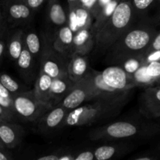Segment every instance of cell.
<instances>
[{
    "label": "cell",
    "instance_id": "obj_31",
    "mask_svg": "<svg viewBox=\"0 0 160 160\" xmlns=\"http://www.w3.org/2000/svg\"><path fill=\"white\" fill-rule=\"evenodd\" d=\"M21 2L25 4L26 6L32 9V10H36L43 4L45 0H20Z\"/></svg>",
    "mask_w": 160,
    "mask_h": 160
},
{
    "label": "cell",
    "instance_id": "obj_12",
    "mask_svg": "<svg viewBox=\"0 0 160 160\" xmlns=\"http://www.w3.org/2000/svg\"><path fill=\"white\" fill-rule=\"evenodd\" d=\"M24 136L22 126L12 121L0 120V141L6 148L13 149L18 147Z\"/></svg>",
    "mask_w": 160,
    "mask_h": 160
},
{
    "label": "cell",
    "instance_id": "obj_38",
    "mask_svg": "<svg viewBox=\"0 0 160 160\" xmlns=\"http://www.w3.org/2000/svg\"><path fill=\"white\" fill-rule=\"evenodd\" d=\"M6 50V43L4 41L2 40H0V60L2 58L4 54V52Z\"/></svg>",
    "mask_w": 160,
    "mask_h": 160
},
{
    "label": "cell",
    "instance_id": "obj_26",
    "mask_svg": "<svg viewBox=\"0 0 160 160\" xmlns=\"http://www.w3.org/2000/svg\"><path fill=\"white\" fill-rule=\"evenodd\" d=\"M133 79L137 84V87L144 86V87H151L154 82L153 80L146 73V64L141 66L136 72L133 75Z\"/></svg>",
    "mask_w": 160,
    "mask_h": 160
},
{
    "label": "cell",
    "instance_id": "obj_19",
    "mask_svg": "<svg viewBox=\"0 0 160 160\" xmlns=\"http://www.w3.org/2000/svg\"><path fill=\"white\" fill-rule=\"evenodd\" d=\"M53 78L48 75L39 70L35 79L33 90L35 97L38 101L50 105V88Z\"/></svg>",
    "mask_w": 160,
    "mask_h": 160
},
{
    "label": "cell",
    "instance_id": "obj_13",
    "mask_svg": "<svg viewBox=\"0 0 160 160\" xmlns=\"http://www.w3.org/2000/svg\"><path fill=\"white\" fill-rule=\"evenodd\" d=\"M73 42L74 32L69 24L60 28L52 39L53 48L69 59L74 54Z\"/></svg>",
    "mask_w": 160,
    "mask_h": 160
},
{
    "label": "cell",
    "instance_id": "obj_42",
    "mask_svg": "<svg viewBox=\"0 0 160 160\" xmlns=\"http://www.w3.org/2000/svg\"><path fill=\"white\" fill-rule=\"evenodd\" d=\"M2 31H3V29H2V28H1V27H0V34L2 33Z\"/></svg>",
    "mask_w": 160,
    "mask_h": 160
},
{
    "label": "cell",
    "instance_id": "obj_44",
    "mask_svg": "<svg viewBox=\"0 0 160 160\" xmlns=\"http://www.w3.org/2000/svg\"><path fill=\"white\" fill-rule=\"evenodd\" d=\"M158 1H159V2H160V0H158Z\"/></svg>",
    "mask_w": 160,
    "mask_h": 160
},
{
    "label": "cell",
    "instance_id": "obj_21",
    "mask_svg": "<svg viewBox=\"0 0 160 160\" xmlns=\"http://www.w3.org/2000/svg\"><path fill=\"white\" fill-rule=\"evenodd\" d=\"M24 43L34 59L39 61L43 47L42 35L40 36L35 29H28L27 32H24Z\"/></svg>",
    "mask_w": 160,
    "mask_h": 160
},
{
    "label": "cell",
    "instance_id": "obj_6",
    "mask_svg": "<svg viewBox=\"0 0 160 160\" xmlns=\"http://www.w3.org/2000/svg\"><path fill=\"white\" fill-rule=\"evenodd\" d=\"M13 98L15 115L26 121H37L53 108L38 101L33 90L17 93Z\"/></svg>",
    "mask_w": 160,
    "mask_h": 160
},
{
    "label": "cell",
    "instance_id": "obj_36",
    "mask_svg": "<svg viewBox=\"0 0 160 160\" xmlns=\"http://www.w3.org/2000/svg\"><path fill=\"white\" fill-rule=\"evenodd\" d=\"M0 160H14L7 149H0Z\"/></svg>",
    "mask_w": 160,
    "mask_h": 160
},
{
    "label": "cell",
    "instance_id": "obj_24",
    "mask_svg": "<svg viewBox=\"0 0 160 160\" xmlns=\"http://www.w3.org/2000/svg\"><path fill=\"white\" fill-rule=\"evenodd\" d=\"M0 82L12 95L24 91L23 90V87L17 82L16 80L13 79L10 75L7 73L0 74Z\"/></svg>",
    "mask_w": 160,
    "mask_h": 160
},
{
    "label": "cell",
    "instance_id": "obj_5",
    "mask_svg": "<svg viewBox=\"0 0 160 160\" xmlns=\"http://www.w3.org/2000/svg\"><path fill=\"white\" fill-rule=\"evenodd\" d=\"M42 40L43 47L39 59V70L52 78L67 75L70 59L53 48L52 39L48 35H42Z\"/></svg>",
    "mask_w": 160,
    "mask_h": 160
},
{
    "label": "cell",
    "instance_id": "obj_46",
    "mask_svg": "<svg viewBox=\"0 0 160 160\" xmlns=\"http://www.w3.org/2000/svg\"><path fill=\"white\" fill-rule=\"evenodd\" d=\"M159 150H160V148H159Z\"/></svg>",
    "mask_w": 160,
    "mask_h": 160
},
{
    "label": "cell",
    "instance_id": "obj_34",
    "mask_svg": "<svg viewBox=\"0 0 160 160\" xmlns=\"http://www.w3.org/2000/svg\"><path fill=\"white\" fill-rule=\"evenodd\" d=\"M160 60V51H155L149 53L145 57V62L149 63L152 61H159Z\"/></svg>",
    "mask_w": 160,
    "mask_h": 160
},
{
    "label": "cell",
    "instance_id": "obj_41",
    "mask_svg": "<svg viewBox=\"0 0 160 160\" xmlns=\"http://www.w3.org/2000/svg\"><path fill=\"white\" fill-rule=\"evenodd\" d=\"M2 19V10L0 9V22H1Z\"/></svg>",
    "mask_w": 160,
    "mask_h": 160
},
{
    "label": "cell",
    "instance_id": "obj_11",
    "mask_svg": "<svg viewBox=\"0 0 160 160\" xmlns=\"http://www.w3.org/2000/svg\"><path fill=\"white\" fill-rule=\"evenodd\" d=\"M139 104L140 111L144 116L160 118V86L147 87L141 93Z\"/></svg>",
    "mask_w": 160,
    "mask_h": 160
},
{
    "label": "cell",
    "instance_id": "obj_32",
    "mask_svg": "<svg viewBox=\"0 0 160 160\" xmlns=\"http://www.w3.org/2000/svg\"><path fill=\"white\" fill-rule=\"evenodd\" d=\"M14 116H16V115H13L10 111L7 110V109L4 108L3 107L0 105V120L12 121L13 119V118H14Z\"/></svg>",
    "mask_w": 160,
    "mask_h": 160
},
{
    "label": "cell",
    "instance_id": "obj_2",
    "mask_svg": "<svg viewBox=\"0 0 160 160\" xmlns=\"http://www.w3.org/2000/svg\"><path fill=\"white\" fill-rule=\"evenodd\" d=\"M134 18L130 1L121 2L115 7L107 21L94 31V49L108 52L117 40L133 24Z\"/></svg>",
    "mask_w": 160,
    "mask_h": 160
},
{
    "label": "cell",
    "instance_id": "obj_30",
    "mask_svg": "<svg viewBox=\"0 0 160 160\" xmlns=\"http://www.w3.org/2000/svg\"><path fill=\"white\" fill-rule=\"evenodd\" d=\"M72 160H94V153L92 150H85L73 156Z\"/></svg>",
    "mask_w": 160,
    "mask_h": 160
},
{
    "label": "cell",
    "instance_id": "obj_27",
    "mask_svg": "<svg viewBox=\"0 0 160 160\" xmlns=\"http://www.w3.org/2000/svg\"><path fill=\"white\" fill-rule=\"evenodd\" d=\"M155 0H131L133 15H143L148 10Z\"/></svg>",
    "mask_w": 160,
    "mask_h": 160
},
{
    "label": "cell",
    "instance_id": "obj_22",
    "mask_svg": "<svg viewBox=\"0 0 160 160\" xmlns=\"http://www.w3.org/2000/svg\"><path fill=\"white\" fill-rule=\"evenodd\" d=\"M129 150L124 144H104L97 148L94 151V160H112Z\"/></svg>",
    "mask_w": 160,
    "mask_h": 160
},
{
    "label": "cell",
    "instance_id": "obj_45",
    "mask_svg": "<svg viewBox=\"0 0 160 160\" xmlns=\"http://www.w3.org/2000/svg\"><path fill=\"white\" fill-rule=\"evenodd\" d=\"M159 118V119H160V118Z\"/></svg>",
    "mask_w": 160,
    "mask_h": 160
},
{
    "label": "cell",
    "instance_id": "obj_37",
    "mask_svg": "<svg viewBox=\"0 0 160 160\" xmlns=\"http://www.w3.org/2000/svg\"><path fill=\"white\" fill-rule=\"evenodd\" d=\"M0 96L4 97V98H13V95L3 87L1 82H0Z\"/></svg>",
    "mask_w": 160,
    "mask_h": 160
},
{
    "label": "cell",
    "instance_id": "obj_15",
    "mask_svg": "<svg viewBox=\"0 0 160 160\" xmlns=\"http://www.w3.org/2000/svg\"><path fill=\"white\" fill-rule=\"evenodd\" d=\"M33 11L20 0H12L7 6V13L9 21L15 25H24L30 22Z\"/></svg>",
    "mask_w": 160,
    "mask_h": 160
},
{
    "label": "cell",
    "instance_id": "obj_39",
    "mask_svg": "<svg viewBox=\"0 0 160 160\" xmlns=\"http://www.w3.org/2000/svg\"><path fill=\"white\" fill-rule=\"evenodd\" d=\"M133 160H157V158L154 156H142L134 158Z\"/></svg>",
    "mask_w": 160,
    "mask_h": 160
},
{
    "label": "cell",
    "instance_id": "obj_25",
    "mask_svg": "<svg viewBox=\"0 0 160 160\" xmlns=\"http://www.w3.org/2000/svg\"><path fill=\"white\" fill-rule=\"evenodd\" d=\"M144 64H147L145 62V57L140 56L130 58V59L127 60L123 63H122L119 66L123 68L129 74L133 75Z\"/></svg>",
    "mask_w": 160,
    "mask_h": 160
},
{
    "label": "cell",
    "instance_id": "obj_16",
    "mask_svg": "<svg viewBox=\"0 0 160 160\" xmlns=\"http://www.w3.org/2000/svg\"><path fill=\"white\" fill-rule=\"evenodd\" d=\"M74 85L75 82L69 78L68 74L53 78L50 88V105L54 107L61 104Z\"/></svg>",
    "mask_w": 160,
    "mask_h": 160
},
{
    "label": "cell",
    "instance_id": "obj_28",
    "mask_svg": "<svg viewBox=\"0 0 160 160\" xmlns=\"http://www.w3.org/2000/svg\"><path fill=\"white\" fill-rule=\"evenodd\" d=\"M146 73L153 80L159 81L160 80V60L159 61H152L146 64Z\"/></svg>",
    "mask_w": 160,
    "mask_h": 160
},
{
    "label": "cell",
    "instance_id": "obj_23",
    "mask_svg": "<svg viewBox=\"0 0 160 160\" xmlns=\"http://www.w3.org/2000/svg\"><path fill=\"white\" fill-rule=\"evenodd\" d=\"M24 31L18 28L12 34L8 43V53L13 61H17L24 49Z\"/></svg>",
    "mask_w": 160,
    "mask_h": 160
},
{
    "label": "cell",
    "instance_id": "obj_4",
    "mask_svg": "<svg viewBox=\"0 0 160 160\" xmlns=\"http://www.w3.org/2000/svg\"><path fill=\"white\" fill-rule=\"evenodd\" d=\"M158 131L160 127L154 123L122 120L93 129L89 133V138L93 141H116L152 136Z\"/></svg>",
    "mask_w": 160,
    "mask_h": 160
},
{
    "label": "cell",
    "instance_id": "obj_35",
    "mask_svg": "<svg viewBox=\"0 0 160 160\" xmlns=\"http://www.w3.org/2000/svg\"><path fill=\"white\" fill-rule=\"evenodd\" d=\"M69 4V8L72 11H76L81 7V0H68Z\"/></svg>",
    "mask_w": 160,
    "mask_h": 160
},
{
    "label": "cell",
    "instance_id": "obj_18",
    "mask_svg": "<svg viewBox=\"0 0 160 160\" xmlns=\"http://www.w3.org/2000/svg\"><path fill=\"white\" fill-rule=\"evenodd\" d=\"M35 61H36L34 59L30 52L26 49L25 47H24V49L16 62L21 76L28 82H32L37 78L35 75Z\"/></svg>",
    "mask_w": 160,
    "mask_h": 160
},
{
    "label": "cell",
    "instance_id": "obj_43",
    "mask_svg": "<svg viewBox=\"0 0 160 160\" xmlns=\"http://www.w3.org/2000/svg\"><path fill=\"white\" fill-rule=\"evenodd\" d=\"M158 82H159V84H160V80H159V81H158Z\"/></svg>",
    "mask_w": 160,
    "mask_h": 160
},
{
    "label": "cell",
    "instance_id": "obj_9",
    "mask_svg": "<svg viewBox=\"0 0 160 160\" xmlns=\"http://www.w3.org/2000/svg\"><path fill=\"white\" fill-rule=\"evenodd\" d=\"M104 82L120 90H131L137 87L133 75L119 65H112L101 72Z\"/></svg>",
    "mask_w": 160,
    "mask_h": 160
},
{
    "label": "cell",
    "instance_id": "obj_8",
    "mask_svg": "<svg viewBox=\"0 0 160 160\" xmlns=\"http://www.w3.org/2000/svg\"><path fill=\"white\" fill-rule=\"evenodd\" d=\"M96 99V95L87 78L75 82L74 87L64 98L61 104L71 112L85 104Z\"/></svg>",
    "mask_w": 160,
    "mask_h": 160
},
{
    "label": "cell",
    "instance_id": "obj_40",
    "mask_svg": "<svg viewBox=\"0 0 160 160\" xmlns=\"http://www.w3.org/2000/svg\"><path fill=\"white\" fill-rule=\"evenodd\" d=\"M0 149H7V148H6L5 146L3 145V144L1 142V141H0Z\"/></svg>",
    "mask_w": 160,
    "mask_h": 160
},
{
    "label": "cell",
    "instance_id": "obj_3",
    "mask_svg": "<svg viewBox=\"0 0 160 160\" xmlns=\"http://www.w3.org/2000/svg\"><path fill=\"white\" fill-rule=\"evenodd\" d=\"M130 100L96 99L69 112L64 127H83L114 118Z\"/></svg>",
    "mask_w": 160,
    "mask_h": 160
},
{
    "label": "cell",
    "instance_id": "obj_20",
    "mask_svg": "<svg viewBox=\"0 0 160 160\" xmlns=\"http://www.w3.org/2000/svg\"><path fill=\"white\" fill-rule=\"evenodd\" d=\"M47 18L53 27L60 28L69 24L68 15L58 0H50L47 7Z\"/></svg>",
    "mask_w": 160,
    "mask_h": 160
},
{
    "label": "cell",
    "instance_id": "obj_1",
    "mask_svg": "<svg viewBox=\"0 0 160 160\" xmlns=\"http://www.w3.org/2000/svg\"><path fill=\"white\" fill-rule=\"evenodd\" d=\"M157 33L156 29L148 24H132L107 52L108 62L120 65L130 58L145 57L146 51Z\"/></svg>",
    "mask_w": 160,
    "mask_h": 160
},
{
    "label": "cell",
    "instance_id": "obj_7",
    "mask_svg": "<svg viewBox=\"0 0 160 160\" xmlns=\"http://www.w3.org/2000/svg\"><path fill=\"white\" fill-rule=\"evenodd\" d=\"M86 78L90 82L96 95V99H105L111 101L130 100V90H120L109 87L104 82L101 72L90 69Z\"/></svg>",
    "mask_w": 160,
    "mask_h": 160
},
{
    "label": "cell",
    "instance_id": "obj_33",
    "mask_svg": "<svg viewBox=\"0 0 160 160\" xmlns=\"http://www.w3.org/2000/svg\"><path fill=\"white\" fill-rule=\"evenodd\" d=\"M64 155V154L62 152H57L54 153L49 154V155L40 157V158H37L36 160H60Z\"/></svg>",
    "mask_w": 160,
    "mask_h": 160
},
{
    "label": "cell",
    "instance_id": "obj_10",
    "mask_svg": "<svg viewBox=\"0 0 160 160\" xmlns=\"http://www.w3.org/2000/svg\"><path fill=\"white\" fill-rule=\"evenodd\" d=\"M69 111L61 104L54 106L37 120V127L41 133H49L64 127Z\"/></svg>",
    "mask_w": 160,
    "mask_h": 160
},
{
    "label": "cell",
    "instance_id": "obj_14",
    "mask_svg": "<svg viewBox=\"0 0 160 160\" xmlns=\"http://www.w3.org/2000/svg\"><path fill=\"white\" fill-rule=\"evenodd\" d=\"M94 31L91 27L81 28L74 33V54L87 56L94 49Z\"/></svg>",
    "mask_w": 160,
    "mask_h": 160
},
{
    "label": "cell",
    "instance_id": "obj_17",
    "mask_svg": "<svg viewBox=\"0 0 160 160\" xmlns=\"http://www.w3.org/2000/svg\"><path fill=\"white\" fill-rule=\"evenodd\" d=\"M90 69L87 56L75 53L69 61L68 75L75 83L83 80L87 76Z\"/></svg>",
    "mask_w": 160,
    "mask_h": 160
},
{
    "label": "cell",
    "instance_id": "obj_29",
    "mask_svg": "<svg viewBox=\"0 0 160 160\" xmlns=\"http://www.w3.org/2000/svg\"><path fill=\"white\" fill-rule=\"evenodd\" d=\"M155 51H160V32H158L155 36V38H153L152 43L150 44L149 47L148 48L144 56L146 57L149 53Z\"/></svg>",
    "mask_w": 160,
    "mask_h": 160
}]
</instances>
